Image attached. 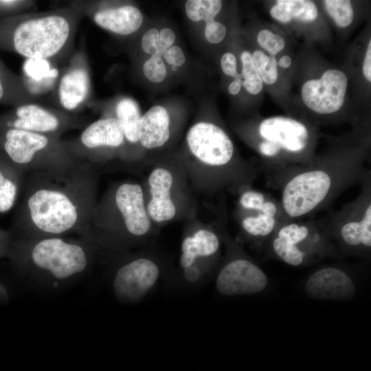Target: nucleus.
I'll return each instance as SVG.
<instances>
[{
  "instance_id": "11",
  "label": "nucleus",
  "mask_w": 371,
  "mask_h": 371,
  "mask_svg": "<svg viewBox=\"0 0 371 371\" xmlns=\"http://www.w3.org/2000/svg\"><path fill=\"white\" fill-rule=\"evenodd\" d=\"M69 6L89 17L98 27L115 34L127 36L139 29L143 15L136 6L122 4L103 5L91 1H72Z\"/></svg>"
},
{
  "instance_id": "38",
  "label": "nucleus",
  "mask_w": 371,
  "mask_h": 371,
  "mask_svg": "<svg viewBox=\"0 0 371 371\" xmlns=\"http://www.w3.org/2000/svg\"><path fill=\"white\" fill-rule=\"evenodd\" d=\"M176 39L174 31L168 27L163 28L159 34L157 56H163L164 54L171 47Z\"/></svg>"
},
{
  "instance_id": "35",
  "label": "nucleus",
  "mask_w": 371,
  "mask_h": 371,
  "mask_svg": "<svg viewBox=\"0 0 371 371\" xmlns=\"http://www.w3.org/2000/svg\"><path fill=\"white\" fill-rule=\"evenodd\" d=\"M142 71L145 77L154 83L164 81L167 75L165 63L161 56H152L144 63Z\"/></svg>"
},
{
  "instance_id": "14",
  "label": "nucleus",
  "mask_w": 371,
  "mask_h": 371,
  "mask_svg": "<svg viewBox=\"0 0 371 371\" xmlns=\"http://www.w3.org/2000/svg\"><path fill=\"white\" fill-rule=\"evenodd\" d=\"M267 284L268 278L258 266L245 259H236L220 271L216 289L227 296L249 295L263 291Z\"/></svg>"
},
{
  "instance_id": "45",
  "label": "nucleus",
  "mask_w": 371,
  "mask_h": 371,
  "mask_svg": "<svg viewBox=\"0 0 371 371\" xmlns=\"http://www.w3.org/2000/svg\"><path fill=\"white\" fill-rule=\"evenodd\" d=\"M9 301V294L6 287L0 282V304H5Z\"/></svg>"
},
{
  "instance_id": "23",
  "label": "nucleus",
  "mask_w": 371,
  "mask_h": 371,
  "mask_svg": "<svg viewBox=\"0 0 371 371\" xmlns=\"http://www.w3.org/2000/svg\"><path fill=\"white\" fill-rule=\"evenodd\" d=\"M36 101L27 91L21 76L13 73L0 60V104L14 107Z\"/></svg>"
},
{
  "instance_id": "17",
  "label": "nucleus",
  "mask_w": 371,
  "mask_h": 371,
  "mask_svg": "<svg viewBox=\"0 0 371 371\" xmlns=\"http://www.w3.org/2000/svg\"><path fill=\"white\" fill-rule=\"evenodd\" d=\"M172 182L171 173L165 168H156L149 176L151 200L147 210L150 218L157 222L170 220L175 215V206L170 194Z\"/></svg>"
},
{
  "instance_id": "5",
  "label": "nucleus",
  "mask_w": 371,
  "mask_h": 371,
  "mask_svg": "<svg viewBox=\"0 0 371 371\" xmlns=\"http://www.w3.org/2000/svg\"><path fill=\"white\" fill-rule=\"evenodd\" d=\"M86 121L60 109L29 102L0 114V131L18 129L60 137L72 129L84 128Z\"/></svg>"
},
{
  "instance_id": "33",
  "label": "nucleus",
  "mask_w": 371,
  "mask_h": 371,
  "mask_svg": "<svg viewBox=\"0 0 371 371\" xmlns=\"http://www.w3.org/2000/svg\"><path fill=\"white\" fill-rule=\"evenodd\" d=\"M256 38L260 47L272 56H276L285 47L286 43L283 37L268 29L261 30Z\"/></svg>"
},
{
  "instance_id": "1",
  "label": "nucleus",
  "mask_w": 371,
  "mask_h": 371,
  "mask_svg": "<svg viewBox=\"0 0 371 371\" xmlns=\"http://www.w3.org/2000/svg\"><path fill=\"white\" fill-rule=\"evenodd\" d=\"M92 165L82 162L54 172L25 173L19 217L21 238H82L96 205Z\"/></svg>"
},
{
  "instance_id": "37",
  "label": "nucleus",
  "mask_w": 371,
  "mask_h": 371,
  "mask_svg": "<svg viewBox=\"0 0 371 371\" xmlns=\"http://www.w3.org/2000/svg\"><path fill=\"white\" fill-rule=\"evenodd\" d=\"M159 34V32L156 28H150L143 34L141 39V47L146 54L151 56L157 55Z\"/></svg>"
},
{
  "instance_id": "39",
  "label": "nucleus",
  "mask_w": 371,
  "mask_h": 371,
  "mask_svg": "<svg viewBox=\"0 0 371 371\" xmlns=\"http://www.w3.org/2000/svg\"><path fill=\"white\" fill-rule=\"evenodd\" d=\"M221 67L223 72L234 78L241 76L237 71V61L235 55L231 52L225 53L221 58Z\"/></svg>"
},
{
  "instance_id": "6",
  "label": "nucleus",
  "mask_w": 371,
  "mask_h": 371,
  "mask_svg": "<svg viewBox=\"0 0 371 371\" xmlns=\"http://www.w3.org/2000/svg\"><path fill=\"white\" fill-rule=\"evenodd\" d=\"M333 185V177L326 170L313 169L295 175L283 188L285 213L292 218L308 214L326 199Z\"/></svg>"
},
{
  "instance_id": "20",
  "label": "nucleus",
  "mask_w": 371,
  "mask_h": 371,
  "mask_svg": "<svg viewBox=\"0 0 371 371\" xmlns=\"http://www.w3.org/2000/svg\"><path fill=\"white\" fill-rule=\"evenodd\" d=\"M170 133V116L164 107L154 106L141 117L138 141L144 148L162 146L168 140Z\"/></svg>"
},
{
  "instance_id": "9",
  "label": "nucleus",
  "mask_w": 371,
  "mask_h": 371,
  "mask_svg": "<svg viewBox=\"0 0 371 371\" xmlns=\"http://www.w3.org/2000/svg\"><path fill=\"white\" fill-rule=\"evenodd\" d=\"M90 69L84 43L73 52L60 73L55 93L60 109L75 114L87 105L91 95Z\"/></svg>"
},
{
  "instance_id": "43",
  "label": "nucleus",
  "mask_w": 371,
  "mask_h": 371,
  "mask_svg": "<svg viewBox=\"0 0 371 371\" xmlns=\"http://www.w3.org/2000/svg\"><path fill=\"white\" fill-rule=\"evenodd\" d=\"M243 86V80L242 77H238L234 78V80H232L228 87V91L231 95H237Z\"/></svg>"
},
{
  "instance_id": "10",
  "label": "nucleus",
  "mask_w": 371,
  "mask_h": 371,
  "mask_svg": "<svg viewBox=\"0 0 371 371\" xmlns=\"http://www.w3.org/2000/svg\"><path fill=\"white\" fill-rule=\"evenodd\" d=\"M347 87L346 74L339 69H330L319 78L305 82L301 88V97L306 106L312 111L330 114L342 107Z\"/></svg>"
},
{
  "instance_id": "25",
  "label": "nucleus",
  "mask_w": 371,
  "mask_h": 371,
  "mask_svg": "<svg viewBox=\"0 0 371 371\" xmlns=\"http://www.w3.org/2000/svg\"><path fill=\"white\" fill-rule=\"evenodd\" d=\"M343 241L350 246H371V205L369 203L359 219L345 223L341 228Z\"/></svg>"
},
{
  "instance_id": "28",
  "label": "nucleus",
  "mask_w": 371,
  "mask_h": 371,
  "mask_svg": "<svg viewBox=\"0 0 371 371\" xmlns=\"http://www.w3.org/2000/svg\"><path fill=\"white\" fill-rule=\"evenodd\" d=\"M240 58L242 63L240 75L243 86L250 94L260 93L263 87V82L254 66L251 54L248 51H243Z\"/></svg>"
},
{
  "instance_id": "12",
  "label": "nucleus",
  "mask_w": 371,
  "mask_h": 371,
  "mask_svg": "<svg viewBox=\"0 0 371 371\" xmlns=\"http://www.w3.org/2000/svg\"><path fill=\"white\" fill-rule=\"evenodd\" d=\"M159 276V267L153 260L146 258L130 260L116 270L112 282L113 293L122 302H137L155 286Z\"/></svg>"
},
{
  "instance_id": "26",
  "label": "nucleus",
  "mask_w": 371,
  "mask_h": 371,
  "mask_svg": "<svg viewBox=\"0 0 371 371\" xmlns=\"http://www.w3.org/2000/svg\"><path fill=\"white\" fill-rule=\"evenodd\" d=\"M115 118L123 131L125 141L130 144L138 142V126L141 118L137 102L130 98L120 99L115 107Z\"/></svg>"
},
{
  "instance_id": "27",
  "label": "nucleus",
  "mask_w": 371,
  "mask_h": 371,
  "mask_svg": "<svg viewBox=\"0 0 371 371\" xmlns=\"http://www.w3.org/2000/svg\"><path fill=\"white\" fill-rule=\"evenodd\" d=\"M222 5L220 0H188L185 3V11L192 21H204L206 23L214 20Z\"/></svg>"
},
{
  "instance_id": "2",
  "label": "nucleus",
  "mask_w": 371,
  "mask_h": 371,
  "mask_svg": "<svg viewBox=\"0 0 371 371\" xmlns=\"http://www.w3.org/2000/svg\"><path fill=\"white\" fill-rule=\"evenodd\" d=\"M83 15L70 7L0 19V49L56 64L70 58Z\"/></svg>"
},
{
  "instance_id": "41",
  "label": "nucleus",
  "mask_w": 371,
  "mask_h": 371,
  "mask_svg": "<svg viewBox=\"0 0 371 371\" xmlns=\"http://www.w3.org/2000/svg\"><path fill=\"white\" fill-rule=\"evenodd\" d=\"M362 72L364 78L369 82H371V41L367 45L365 57L362 65Z\"/></svg>"
},
{
  "instance_id": "34",
  "label": "nucleus",
  "mask_w": 371,
  "mask_h": 371,
  "mask_svg": "<svg viewBox=\"0 0 371 371\" xmlns=\"http://www.w3.org/2000/svg\"><path fill=\"white\" fill-rule=\"evenodd\" d=\"M36 2L30 0H0V19L34 12Z\"/></svg>"
},
{
  "instance_id": "36",
  "label": "nucleus",
  "mask_w": 371,
  "mask_h": 371,
  "mask_svg": "<svg viewBox=\"0 0 371 371\" xmlns=\"http://www.w3.org/2000/svg\"><path fill=\"white\" fill-rule=\"evenodd\" d=\"M226 33L225 25L219 21L213 20L205 23V38L210 43H219L224 39Z\"/></svg>"
},
{
  "instance_id": "42",
  "label": "nucleus",
  "mask_w": 371,
  "mask_h": 371,
  "mask_svg": "<svg viewBox=\"0 0 371 371\" xmlns=\"http://www.w3.org/2000/svg\"><path fill=\"white\" fill-rule=\"evenodd\" d=\"M183 277L190 283L196 282L201 277L199 268L194 264L183 269Z\"/></svg>"
},
{
  "instance_id": "18",
  "label": "nucleus",
  "mask_w": 371,
  "mask_h": 371,
  "mask_svg": "<svg viewBox=\"0 0 371 371\" xmlns=\"http://www.w3.org/2000/svg\"><path fill=\"white\" fill-rule=\"evenodd\" d=\"M22 71L23 84L35 98L54 91L60 76L58 68L53 63L42 58L25 59Z\"/></svg>"
},
{
  "instance_id": "44",
  "label": "nucleus",
  "mask_w": 371,
  "mask_h": 371,
  "mask_svg": "<svg viewBox=\"0 0 371 371\" xmlns=\"http://www.w3.org/2000/svg\"><path fill=\"white\" fill-rule=\"evenodd\" d=\"M291 63H292L291 58L288 55L282 56L277 61L278 66L284 69L289 68L291 65Z\"/></svg>"
},
{
  "instance_id": "31",
  "label": "nucleus",
  "mask_w": 371,
  "mask_h": 371,
  "mask_svg": "<svg viewBox=\"0 0 371 371\" xmlns=\"http://www.w3.org/2000/svg\"><path fill=\"white\" fill-rule=\"evenodd\" d=\"M252 56L254 66L263 82L274 84L278 77L277 60L260 49L255 50Z\"/></svg>"
},
{
  "instance_id": "21",
  "label": "nucleus",
  "mask_w": 371,
  "mask_h": 371,
  "mask_svg": "<svg viewBox=\"0 0 371 371\" xmlns=\"http://www.w3.org/2000/svg\"><path fill=\"white\" fill-rule=\"evenodd\" d=\"M25 173L0 151V213L9 211L14 205Z\"/></svg>"
},
{
  "instance_id": "13",
  "label": "nucleus",
  "mask_w": 371,
  "mask_h": 371,
  "mask_svg": "<svg viewBox=\"0 0 371 371\" xmlns=\"http://www.w3.org/2000/svg\"><path fill=\"white\" fill-rule=\"evenodd\" d=\"M191 153L201 161L210 166L227 164L234 154V145L227 133L210 122L192 126L186 136Z\"/></svg>"
},
{
  "instance_id": "32",
  "label": "nucleus",
  "mask_w": 371,
  "mask_h": 371,
  "mask_svg": "<svg viewBox=\"0 0 371 371\" xmlns=\"http://www.w3.org/2000/svg\"><path fill=\"white\" fill-rule=\"evenodd\" d=\"M240 203L245 209L267 212L274 216L278 213L275 203L258 191L247 190L243 192L240 198Z\"/></svg>"
},
{
  "instance_id": "40",
  "label": "nucleus",
  "mask_w": 371,
  "mask_h": 371,
  "mask_svg": "<svg viewBox=\"0 0 371 371\" xmlns=\"http://www.w3.org/2000/svg\"><path fill=\"white\" fill-rule=\"evenodd\" d=\"M167 63L173 67H181L186 61V56L182 49L178 45H172L163 55Z\"/></svg>"
},
{
  "instance_id": "22",
  "label": "nucleus",
  "mask_w": 371,
  "mask_h": 371,
  "mask_svg": "<svg viewBox=\"0 0 371 371\" xmlns=\"http://www.w3.org/2000/svg\"><path fill=\"white\" fill-rule=\"evenodd\" d=\"M219 247L217 236L208 230L200 229L192 236L186 237L181 245L180 265L185 269L194 264L198 257L214 254Z\"/></svg>"
},
{
  "instance_id": "7",
  "label": "nucleus",
  "mask_w": 371,
  "mask_h": 371,
  "mask_svg": "<svg viewBox=\"0 0 371 371\" xmlns=\"http://www.w3.org/2000/svg\"><path fill=\"white\" fill-rule=\"evenodd\" d=\"M63 142L76 159L92 165L102 159L104 151L120 148L125 139L117 118L106 117L86 126L76 137Z\"/></svg>"
},
{
  "instance_id": "15",
  "label": "nucleus",
  "mask_w": 371,
  "mask_h": 371,
  "mask_svg": "<svg viewBox=\"0 0 371 371\" xmlns=\"http://www.w3.org/2000/svg\"><path fill=\"white\" fill-rule=\"evenodd\" d=\"M113 201L122 214L125 232L128 235L141 236L148 232L150 221L139 185L131 183L120 185L113 194Z\"/></svg>"
},
{
  "instance_id": "3",
  "label": "nucleus",
  "mask_w": 371,
  "mask_h": 371,
  "mask_svg": "<svg viewBox=\"0 0 371 371\" xmlns=\"http://www.w3.org/2000/svg\"><path fill=\"white\" fill-rule=\"evenodd\" d=\"M16 257L30 282L45 289H58L85 274L97 246L68 236L21 238Z\"/></svg>"
},
{
  "instance_id": "30",
  "label": "nucleus",
  "mask_w": 371,
  "mask_h": 371,
  "mask_svg": "<svg viewBox=\"0 0 371 371\" xmlns=\"http://www.w3.org/2000/svg\"><path fill=\"white\" fill-rule=\"evenodd\" d=\"M326 12L339 27L349 26L354 19L352 3L348 0H325L323 1Z\"/></svg>"
},
{
  "instance_id": "19",
  "label": "nucleus",
  "mask_w": 371,
  "mask_h": 371,
  "mask_svg": "<svg viewBox=\"0 0 371 371\" xmlns=\"http://www.w3.org/2000/svg\"><path fill=\"white\" fill-rule=\"evenodd\" d=\"M308 228L297 223L282 227L275 236L272 247L275 254L285 263L297 267L302 265L305 252L299 246L308 236Z\"/></svg>"
},
{
  "instance_id": "4",
  "label": "nucleus",
  "mask_w": 371,
  "mask_h": 371,
  "mask_svg": "<svg viewBox=\"0 0 371 371\" xmlns=\"http://www.w3.org/2000/svg\"><path fill=\"white\" fill-rule=\"evenodd\" d=\"M0 151L24 173L64 170L83 162L60 137L14 128L0 131Z\"/></svg>"
},
{
  "instance_id": "16",
  "label": "nucleus",
  "mask_w": 371,
  "mask_h": 371,
  "mask_svg": "<svg viewBox=\"0 0 371 371\" xmlns=\"http://www.w3.org/2000/svg\"><path fill=\"white\" fill-rule=\"evenodd\" d=\"M305 291L314 300H348L355 295L356 286L344 271L335 267H324L308 277Z\"/></svg>"
},
{
  "instance_id": "8",
  "label": "nucleus",
  "mask_w": 371,
  "mask_h": 371,
  "mask_svg": "<svg viewBox=\"0 0 371 371\" xmlns=\"http://www.w3.org/2000/svg\"><path fill=\"white\" fill-rule=\"evenodd\" d=\"M262 141L260 153L268 158L283 153H302L309 142V132L302 122L287 117L276 116L263 120L258 128Z\"/></svg>"
},
{
  "instance_id": "29",
  "label": "nucleus",
  "mask_w": 371,
  "mask_h": 371,
  "mask_svg": "<svg viewBox=\"0 0 371 371\" xmlns=\"http://www.w3.org/2000/svg\"><path fill=\"white\" fill-rule=\"evenodd\" d=\"M276 224V216L262 211H259L255 216L245 218L242 222L243 229L254 236H265L270 234L273 231Z\"/></svg>"
},
{
  "instance_id": "24",
  "label": "nucleus",
  "mask_w": 371,
  "mask_h": 371,
  "mask_svg": "<svg viewBox=\"0 0 371 371\" xmlns=\"http://www.w3.org/2000/svg\"><path fill=\"white\" fill-rule=\"evenodd\" d=\"M270 16L275 20L288 23L293 19L313 22L318 16L315 3L309 0H278L271 7Z\"/></svg>"
}]
</instances>
